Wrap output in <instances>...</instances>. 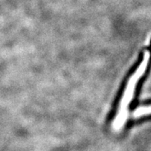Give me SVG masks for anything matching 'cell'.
I'll return each instance as SVG.
<instances>
[{
	"mask_svg": "<svg viewBox=\"0 0 151 151\" xmlns=\"http://www.w3.org/2000/svg\"><path fill=\"white\" fill-rule=\"evenodd\" d=\"M150 52L148 50H146L141 63L128 80L127 84L126 86L125 91L123 93L119 103L117 113L112 123L113 129L115 131H119L123 127V126L125 125L128 116V107L134 96L136 86L139 80H140V78L143 76L147 70L150 61Z\"/></svg>",
	"mask_w": 151,
	"mask_h": 151,
	"instance_id": "cell-1",
	"label": "cell"
},
{
	"mask_svg": "<svg viewBox=\"0 0 151 151\" xmlns=\"http://www.w3.org/2000/svg\"><path fill=\"white\" fill-rule=\"evenodd\" d=\"M151 114V105L147 106H141L137 108L133 113V116L134 118H139L142 116H145Z\"/></svg>",
	"mask_w": 151,
	"mask_h": 151,
	"instance_id": "cell-2",
	"label": "cell"
}]
</instances>
